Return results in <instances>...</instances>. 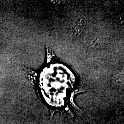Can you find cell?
<instances>
[{
    "label": "cell",
    "instance_id": "cell-1",
    "mask_svg": "<svg viewBox=\"0 0 124 124\" xmlns=\"http://www.w3.org/2000/svg\"><path fill=\"white\" fill-rule=\"evenodd\" d=\"M24 71L36 82L45 100L52 105H64L71 102L79 83V76L73 68L47 46L41 66L37 69L26 67Z\"/></svg>",
    "mask_w": 124,
    "mask_h": 124
}]
</instances>
